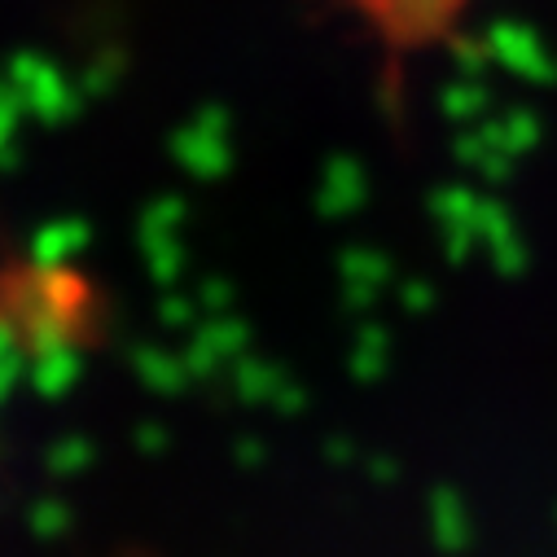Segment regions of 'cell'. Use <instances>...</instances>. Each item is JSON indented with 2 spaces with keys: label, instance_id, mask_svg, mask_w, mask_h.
Instances as JSON below:
<instances>
[{
  "label": "cell",
  "instance_id": "1",
  "mask_svg": "<svg viewBox=\"0 0 557 557\" xmlns=\"http://www.w3.org/2000/svg\"><path fill=\"white\" fill-rule=\"evenodd\" d=\"M386 58H426L453 45L474 14V0H330Z\"/></svg>",
  "mask_w": 557,
  "mask_h": 557
}]
</instances>
